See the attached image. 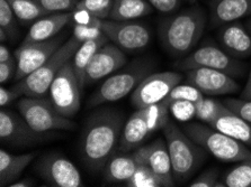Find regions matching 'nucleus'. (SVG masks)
<instances>
[{
    "mask_svg": "<svg viewBox=\"0 0 251 187\" xmlns=\"http://www.w3.org/2000/svg\"><path fill=\"white\" fill-rule=\"evenodd\" d=\"M123 127V113L115 109L98 110L87 119L79 144L87 168L94 173L104 168L117 149Z\"/></svg>",
    "mask_w": 251,
    "mask_h": 187,
    "instance_id": "obj_1",
    "label": "nucleus"
},
{
    "mask_svg": "<svg viewBox=\"0 0 251 187\" xmlns=\"http://www.w3.org/2000/svg\"><path fill=\"white\" fill-rule=\"evenodd\" d=\"M206 27V14L200 6L174 13L159 25V36L163 48L175 57L192 53L200 43Z\"/></svg>",
    "mask_w": 251,
    "mask_h": 187,
    "instance_id": "obj_2",
    "label": "nucleus"
},
{
    "mask_svg": "<svg viewBox=\"0 0 251 187\" xmlns=\"http://www.w3.org/2000/svg\"><path fill=\"white\" fill-rule=\"evenodd\" d=\"M173 164L176 183H185L200 168L206 157V150L173 121L162 129Z\"/></svg>",
    "mask_w": 251,
    "mask_h": 187,
    "instance_id": "obj_3",
    "label": "nucleus"
},
{
    "mask_svg": "<svg viewBox=\"0 0 251 187\" xmlns=\"http://www.w3.org/2000/svg\"><path fill=\"white\" fill-rule=\"evenodd\" d=\"M82 42L72 35L64 42L60 48L53 54L43 65L33 73L26 76L16 85H14L22 95L32 98H45L49 93L53 80L67 62L72 60L75 53L80 47Z\"/></svg>",
    "mask_w": 251,
    "mask_h": 187,
    "instance_id": "obj_4",
    "label": "nucleus"
},
{
    "mask_svg": "<svg viewBox=\"0 0 251 187\" xmlns=\"http://www.w3.org/2000/svg\"><path fill=\"white\" fill-rule=\"evenodd\" d=\"M184 131L216 159L226 163H239L251 158V150L245 144L216 130L211 125L191 122Z\"/></svg>",
    "mask_w": 251,
    "mask_h": 187,
    "instance_id": "obj_5",
    "label": "nucleus"
},
{
    "mask_svg": "<svg viewBox=\"0 0 251 187\" xmlns=\"http://www.w3.org/2000/svg\"><path fill=\"white\" fill-rule=\"evenodd\" d=\"M151 61H136L132 65L119 73L111 75L91 94L89 106H97L102 103L116 102L126 97L136 89L141 82L150 75Z\"/></svg>",
    "mask_w": 251,
    "mask_h": 187,
    "instance_id": "obj_6",
    "label": "nucleus"
},
{
    "mask_svg": "<svg viewBox=\"0 0 251 187\" xmlns=\"http://www.w3.org/2000/svg\"><path fill=\"white\" fill-rule=\"evenodd\" d=\"M21 116L28 122L34 130L52 132L56 130L70 131L77 127L70 118L59 113L49 98L25 97L17 103Z\"/></svg>",
    "mask_w": 251,
    "mask_h": 187,
    "instance_id": "obj_7",
    "label": "nucleus"
},
{
    "mask_svg": "<svg viewBox=\"0 0 251 187\" xmlns=\"http://www.w3.org/2000/svg\"><path fill=\"white\" fill-rule=\"evenodd\" d=\"M180 70H193L197 67H206L218 70L231 75L232 78L242 76L246 72V64L239 59L231 56L222 47L213 43H206L175 64Z\"/></svg>",
    "mask_w": 251,
    "mask_h": 187,
    "instance_id": "obj_8",
    "label": "nucleus"
},
{
    "mask_svg": "<svg viewBox=\"0 0 251 187\" xmlns=\"http://www.w3.org/2000/svg\"><path fill=\"white\" fill-rule=\"evenodd\" d=\"M82 89L72 65V61L67 62L53 80L49 90V99L63 117L74 118L81 105Z\"/></svg>",
    "mask_w": 251,
    "mask_h": 187,
    "instance_id": "obj_9",
    "label": "nucleus"
},
{
    "mask_svg": "<svg viewBox=\"0 0 251 187\" xmlns=\"http://www.w3.org/2000/svg\"><path fill=\"white\" fill-rule=\"evenodd\" d=\"M59 136L55 131L39 132L34 130L21 113L17 114L3 109L0 111V140L7 146L15 148L37 146Z\"/></svg>",
    "mask_w": 251,
    "mask_h": 187,
    "instance_id": "obj_10",
    "label": "nucleus"
},
{
    "mask_svg": "<svg viewBox=\"0 0 251 187\" xmlns=\"http://www.w3.org/2000/svg\"><path fill=\"white\" fill-rule=\"evenodd\" d=\"M100 29L108 40L123 51L136 52L149 46L151 33L143 22L128 21H116L102 19Z\"/></svg>",
    "mask_w": 251,
    "mask_h": 187,
    "instance_id": "obj_11",
    "label": "nucleus"
},
{
    "mask_svg": "<svg viewBox=\"0 0 251 187\" xmlns=\"http://www.w3.org/2000/svg\"><path fill=\"white\" fill-rule=\"evenodd\" d=\"M66 38L67 33H62L47 41L22 44L14 53L15 59L17 61V71L15 79L21 81L43 65L58 51Z\"/></svg>",
    "mask_w": 251,
    "mask_h": 187,
    "instance_id": "obj_12",
    "label": "nucleus"
},
{
    "mask_svg": "<svg viewBox=\"0 0 251 187\" xmlns=\"http://www.w3.org/2000/svg\"><path fill=\"white\" fill-rule=\"evenodd\" d=\"M181 79V75L177 72H161L148 75L133 91L132 104L136 109H143L163 101L171 90L179 84Z\"/></svg>",
    "mask_w": 251,
    "mask_h": 187,
    "instance_id": "obj_13",
    "label": "nucleus"
},
{
    "mask_svg": "<svg viewBox=\"0 0 251 187\" xmlns=\"http://www.w3.org/2000/svg\"><path fill=\"white\" fill-rule=\"evenodd\" d=\"M36 171L50 186L82 187L81 175L75 164L61 154L51 152L36 164Z\"/></svg>",
    "mask_w": 251,
    "mask_h": 187,
    "instance_id": "obj_14",
    "label": "nucleus"
},
{
    "mask_svg": "<svg viewBox=\"0 0 251 187\" xmlns=\"http://www.w3.org/2000/svg\"><path fill=\"white\" fill-rule=\"evenodd\" d=\"M186 78L189 84L196 86L201 93L208 97L235 93L239 90V84L234 78L212 68L197 67L188 70Z\"/></svg>",
    "mask_w": 251,
    "mask_h": 187,
    "instance_id": "obj_15",
    "label": "nucleus"
},
{
    "mask_svg": "<svg viewBox=\"0 0 251 187\" xmlns=\"http://www.w3.org/2000/svg\"><path fill=\"white\" fill-rule=\"evenodd\" d=\"M149 147L142 146L126 155L112 156L102 171L104 183L107 184H122L130 179L140 165H148Z\"/></svg>",
    "mask_w": 251,
    "mask_h": 187,
    "instance_id": "obj_16",
    "label": "nucleus"
},
{
    "mask_svg": "<svg viewBox=\"0 0 251 187\" xmlns=\"http://www.w3.org/2000/svg\"><path fill=\"white\" fill-rule=\"evenodd\" d=\"M125 63L126 56L123 49L115 44H105L98 49L86 68L85 85L93 84L102 78L119 71Z\"/></svg>",
    "mask_w": 251,
    "mask_h": 187,
    "instance_id": "obj_17",
    "label": "nucleus"
},
{
    "mask_svg": "<svg viewBox=\"0 0 251 187\" xmlns=\"http://www.w3.org/2000/svg\"><path fill=\"white\" fill-rule=\"evenodd\" d=\"M218 41L221 47L235 59L251 56V34L239 21L220 26Z\"/></svg>",
    "mask_w": 251,
    "mask_h": 187,
    "instance_id": "obj_18",
    "label": "nucleus"
},
{
    "mask_svg": "<svg viewBox=\"0 0 251 187\" xmlns=\"http://www.w3.org/2000/svg\"><path fill=\"white\" fill-rule=\"evenodd\" d=\"M71 21L72 10L52 13L48 16L37 19L30 26L27 35L22 44L35 43V42L47 41L55 37Z\"/></svg>",
    "mask_w": 251,
    "mask_h": 187,
    "instance_id": "obj_19",
    "label": "nucleus"
},
{
    "mask_svg": "<svg viewBox=\"0 0 251 187\" xmlns=\"http://www.w3.org/2000/svg\"><path fill=\"white\" fill-rule=\"evenodd\" d=\"M251 15V0H211L210 22L222 26Z\"/></svg>",
    "mask_w": 251,
    "mask_h": 187,
    "instance_id": "obj_20",
    "label": "nucleus"
},
{
    "mask_svg": "<svg viewBox=\"0 0 251 187\" xmlns=\"http://www.w3.org/2000/svg\"><path fill=\"white\" fill-rule=\"evenodd\" d=\"M151 135L148 128L146 108L138 109L125 122L117 149L122 152L135 150Z\"/></svg>",
    "mask_w": 251,
    "mask_h": 187,
    "instance_id": "obj_21",
    "label": "nucleus"
},
{
    "mask_svg": "<svg viewBox=\"0 0 251 187\" xmlns=\"http://www.w3.org/2000/svg\"><path fill=\"white\" fill-rule=\"evenodd\" d=\"M148 165L154 171L155 175L161 179L163 187L175 186L176 181L174 177L173 164L169 155L166 140L157 139L153 143L148 145Z\"/></svg>",
    "mask_w": 251,
    "mask_h": 187,
    "instance_id": "obj_22",
    "label": "nucleus"
},
{
    "mask_svg": "<svg viewBox=\"0 0 251 187\" xmlns=\"http://www.w3.org/2000/svg\"><path fill=\"white\" fill-rule=\"evenodd\" d=\"M216 130L251 146V125L227 108L208 124Z\"/></svg>",
    "mask_w": 251,
    "mask_h": 187,
    "instance_id": "obj_23",
    "label": "nucleus"
},
{
    "mask_svg": "<svg viewBox=\"0 0 251 187\" xmlns=\"http://www.w3.org/2000/svg\"><path fill=\"white\" fill-rule=\"evenodd\" d=\"M37 152H28L23 155H13L5 149L0 150V186H9L17 179H20Z\"/></svg>",
    "mask_w": 251,
    "mask_h": 187,
    "instance_id": "obj_24",
    "label": "nucleus"
},
{
    "mask_svg": "<svg viewBox=\"0 0 251 187\" xmlns=\"http://www.w3.org/2000/svg\"><path fill=\"white\" fill-rule=\"evenodd\" d=\"M108 37L102 34L100 37L94 38V40H89L83 42L80 45V47L77 49V52L75 53L74 57H72V65H74V70L77 75L79 84H80L81 89L83 90L85 87V73L86 68L90 63L91 59L94 55L96 54L98 49L101 46H104L105 44L108 43Z\"/></svg>",
    "mask_w": 251,
    "mask_h": 187,
    "instance_id": "obj_25",
    "label": "nucleus"
},
{
    "mask_svg": "<svg viewBox=\"0 0 251 187\" xmlns=\"http://www.w3.org/2000/svg\"><path fill=\"white\" fill-rule=\"evenodd\" d=\"M153 9L148 0H114L108 18L116 21H134L147 16Z\"/></svg>",
    "mask_w": 251,
    "mask_h": 187,
    "instance_id": "obj_26",
    "label": "nucleus"
},
{
    "mask_svg": "<svg viewBox=\"0 0 251 187\" xmlns=\"http://www.w3.org/2000/svg\"><path fill=\"white\" fill-rule=\"evenodd\" d=\"M7 1L23 25L30 24L37 19L52 14L41 7L34 0H7Z\"/></svg>",
    "mask_w": 251,
    "mask_h": 187,
    "instance_id": "obj_27",
    "label": "nucleus"
},
{
    "mask_svg": "<svg viewBox=\"0 0 251 187\" xmlns=\"http://www.w3.org/2000/svg\"><path fill=\"white\" fill-rule=\"evenodd\" d=\"M220 179L223 187H251V158L239 162Z\"/></svg>",
    "mask_w": 251,
    "mask_h": 187,
    "instance_id": "obj_28",
    "label": "nucleus"
},
{
    "mask_svg": "<svg viewBox=\"0 0 251 187\" xmlns=\"http://www.w3.org/2000/svg\"><path fill=\"white\" fill-rule=\"evenodd\" d=\"M170 105L165 100L146 108L148 128L150 133L158 130H162L169 121Z\"/></svg>",
    "mask_w": 251,
    "mask_h": 187,
    "instance_id": "obj_29",
    "label": "nucleus"
},
{
    "mask_svg": "<svg viewBox=\"0 0 251 187\" xmlns=\"http://www.w3.org/2000/svg\"><path fill=\"white\" fill-rule=\"evenodd\" d=\"M127 187H163L159 178L149 165H140L133 176L125 183Z\"/></svg>",
    "mask_w": 251,
    "mask_h": 187,
    "instance_id": "obj_30",
    "label": "nucleus"
},
{
    "mask_svg": "<svg viewBox=\"0 0 251 187\" xmlns=\"http://www.w3.org/2000/svg\"><path fill=\"white\" fill-rule=\"evenodd\" d=\"M196 117L205 124H210L216 117L220 116L226 109L223 102L213 100V99L203 98L201 101L195 103Z\"/></svg>",
    "mask_w": 251,
    "mask_h": 187,
    "instance_id": "obj_31",
    "label": "nucleus"
},
{
    "mask_svg": "<svg viewBox=\"0 0 251 187\" xmlns=\"http://www.w3.org/2000/svg\"><path fill=\"white\" fill-rule=\"evenodd\" d=\"M0 28L5 30L10 41L17 37V17L7 0H0Z\"/></svg>",
    "mask_w": 251,
    "mask_h": 187,
    "instance_id": "obj_32",
    "label": "nucleus"
},
{
    "mask_svg": "<svg viewBox=\"0 0 251 187\" xmlns=\"http://www.w3.org/2000/svg\"><path fill=\"white\" fill-rule=\"evenodd\" d=\"M114 0H79L75 9L88 11L94 17L107 19L111 14Z\"/></svg>",
    "mask_w": 251,
    "mask_h": 187,
    "instance_id": "obj_33",
    "label": "nucleus"
},
{
    "mask_svg": "<svg viewBox=\"0 0 251 187\" xmlns=\"http://www.w3.org/2000/svg\"><path fill=\"white\" fill-rule=\"evenodd\" d=\"M204 98V94L197 89L196 86L192 84H184V85H176L171 90L168 97L165 99V101L170 105L171 102L184 100V101H191V102H199Z\"/></svg>",
    "mask_w": 251,
    "mask_h": 187,
    "instance_id": "obj_34",
    "label": "nucleus"
},
{
    "mask_svg": "<svg viewBox=\"0 0 251 187\" xmlns=\"http://www.w3.org/2000/svg\"><path fill=\"white\" fill-rule=\"evenodd\" d=\"M170 112L174 114L177 120L186 122L191 120L194 116H196L195 103L184 100L174 101L170 104Z\"/></svg>",
    "mask_w": 251,
    "mask_h": 187,
    "instance_id": "obj_35",
    "label": "nucleus"
},
{
    "mask_svg": "<svg viewBox=\"0 0 251 187\" xmlns=\"http://www.w3.org/2000/svg\"><path fill=\"white\" fill-rule=\"evenodd\" d=\"M223 103L232 112L238 114L239 117L251 125V100H245V99H226V100L223 101Z\"/></svg>",
    "mask_w": 251,
    "mask_h": 187,
    "instance_id": "obj_36",
    "label": "nucleus"
},
{
    "mask_svg": "<svg viewBox=\"0 0 251 187\" xmlns=\"http://www.w3.org/2000/svg\"><path fill=\"white\" fill-rule=\"evenodd\" d=\"M189 187H223L218 169H208L188 185Z\"/></svg>",
    "mask_w": 251,
    "mask_h": 187,
    "instance_id": "obj_37",
    "label": "nucleus"
},
{
    "mask_svg": "<svg viewBox=\"0 0 251 187\" xmlns=\"http://www.w3.org/2000/svg\"><path fill=\"white\" fill-rule=\"evenodd\" d=\"M34 1L50 13H60V11L74 10L79 0H34Z\"/></svg>",
    "mask_w": 251,
    "mask_h": 187,
    "instance_id": "obj_38",
    "label": "nucleus"
},
{
    "mask_svg": "<svg viewBox=\"0 0 251 187\" xmlns=\"http://www.w3.org/2000/svg\"><path fill=\"white\" fill-rule=\"evenodd\" d=\"M72 21H75V24L100 28L102 19L94 17L88 11L83 9H74L72 10Z\"/></svg>",
    "mask_w": 251,
    "mask_h": 187,
    "instance_id": "obj_39",
    "label": "nucleus"
},
{
    "mask_svg": "<svg viewBox=\"0 0 251 187\" xmlns=\"http://www.w3.org/2000/svg\"><path fill=\"white\" fill-rule=\"evenodd\" d=\"M102 30L100 28L96 27H90V26H85V25H79L75 24L74 25V36H75L80 42H86L89 40H94V38L100 37L102 35Z\"/></svg>",
    "mask_w": 251,
    "mask_h": 187,
    "instance_id": "obj_40",
    "label": "nucleus"
},
{
    "mask_svg": "<svg viewBox=\"0 0 251 187\" xmlns=\"http://www.w3.org/2000/svg\"><path fill=\"white\" fill-rule=\"evenodd\" d=\"M150 5L161 14H174L181 6L182 0H148Z\"/></svg>",
    "mask_w": 251,
    "mask_h": 187,
    "instance_id": "obj_41",
    "label": "nucleus"
},
{
    "mask_svg": "<svg viewBox=\"0 0 251 187\" xmlns=\"http://www.w3.org/2000/svg\"><path fill=\"white\" fill-rule=\"evenodd\" d=\"M17 71V61L16 59L7 61V62L0 63V82L1 84L8 82L11 78H15Z\"/></svg>",
    "mask_w": 251,
    "mask_h": 187,
    "instance_id": "obj_42",
    "label": "nucleus"
},
{
    "mask_svg": "<svg viewBox=\"0 0 251 187\" xmlns=\"http://www.w3.org/2000/svg\"><path fill=\"white\" fill-rule=\"evenodd\" d=\"M22 97V94L18 92L16 87L13 86L10 89H7L5 86L0 87V106L9 105L11 102H14L16 99Z\"/></svg>",
    "mask_w": 251,
    "mask_h": 187,
    "instance_id": "obj_43",
    "label": "nucleus"
},
{
    "mask_svg": "<svg viewBox=\"0 0 251 187\" xmlns=\"http://www.w3.org/2000/svg\"><path fill=\"white\" fill-rule=\"evenodd\" d=\"M33 186H35V182H34L32 178L27 177V178L17 179V181L11 183L8 187H33Z\"/></svg>",
    "mask_w": 251,
    "mask_h": 187,
    "instance_id": "obj_44",
    "label": "nucleus"
},
{
    "mask_svg": "<svg viewBox=\"0 0 251 187\" xmlns=\"http://www.w3.org/2000/svg\"><path fill=\"white\" fill-rule=\"evenodd\" d=\"M15 55H13L9 51V48L5 46L3 43H1V46H0V63L7 62V61L13 60Z\"/></svg>",
    "mask_w": 251,
    "mask_h": 187,
    "instance_id": "obj_45",
    "label": "nucleus"
},
{
    "mask_svg": "<svg viewBox=\"0 0 251 187\" xmlns=\"http://www.w3.org/2000/svg\"><path fill=\"white\" fill-rule=\"evenodd\" d=\"M241 99H245V100H251V71H250L248 81H247L245 85V89H243L241 92Z\"/></svg>",
    "mask_w": 251,
    "mask_h": 187,
    "instance_id": "obj_46",
    "label": "nucleus"
},
{
    "mask_svg": "<svg viewBox=\"0 0 251 187\" xmlns=\"http://www.w3.org/2000/svg\"><path fill=\"white\" fill-rule=\"evenodd\" d=\"M0 41H1V43H5V42L9 41V38L5 33V30H2L1 28H0Z\"/></svg>",
    "mask_w": 251,
    "mask_h": 187,
    "instance_id": "obj_47",
    "label": "nucleus"
},
{
    "mask_svg": "<svg viewBox=\"0 0 251 187\" xmlns=\"http://www.w3.org/2000/svg\"><path fill=\"white\" fill-rule=\"evenodd\" d=\"M246 27H247V29H248L249 32H250V34H251V18L249 19L248 21L246 22Z\"/></svg>",
    "mask_w": 251,
    "mask_h": 187,
    "instance_id": "obj_48",
    "label": "nucleus"
},
{
    "mask_svg": "<svg viewBox=\"0 0 251 187\" xmlns=\"http://www.w3.org/2000/svg\"><path fill=\"white\" fill-rule=\"evenodd\" d=\"M187 1H188L189 3H195L196 0H187Z\"/></svg>",
    "mask_w": 251,
    "mask_h": 187,
    "instance_id": "obj_49",
    "label": "nucleus"
}]
</instances>
